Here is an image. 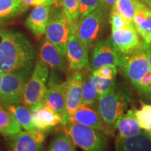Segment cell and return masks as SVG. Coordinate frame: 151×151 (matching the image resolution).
Returning a JSON list of instances; mask_svg holds the SVG:
<instances>
[{
  "label": "cell",
  "mask_w": 151,
  "mask_h": 151,
  "mask_svg": "<svg viewBox=\"0 0 151 151\" xmlns=\"http://www.w3.org/2000/svg\"><path fill=\"white\" fill-rule=\"evenodd\" d=\"M35 64V49L27 38L18 32L0 29V70L34 68Z\"/></svg>",
  "instance_id": "1"
},
{
  "label": "cell",
  "mask_w": 151,
  "mask_h": 151,
  "mask_svg": "<svg viewBox=\"0 0 151 151\" xmlns=\"http://www.w3.org/2000/svg\"><path fill=\"white\" fill-rule=\"evenodd\" d=\"M130 88L123 83H116L110 90L98 98L97 111L106 127V134H112L119 118L127 111L132 101Z\"/></svg>",
  "instance_id": "2"
},
{
  "label": "cell",
  "mask_w": 151,
  "mask_h": 151,
  "mask_svg": "<svg viewBox=\"0 0 151 151\" xmlns=\"http://www.w3.org/2000/svg\"><path fill=\"white\" fill-rule=\"evenodd\" d=\"M49 76V68L46 64L38 59L26 85L23 95L22 104L31 111L43 104V101L47 90Z\"/></svg>",
  "instance_id": "3"
},
{
  "label": "cell",
  "mask_w": 151,
  "mask_h": 151,
  "mask_svg": "<svg viewBox=\"0 0 151 151\" xmlns=\"http://www.w3.org/2000/svg\"><path fill=\"white\" fill-rule=\"evenodd\" d=\"M147 43L142 41L134 50L120 54L119 70L136 88L141 79L150 71L146 52Z\"/></svg>",
  "instance_id": "4"
},
{
  "label": "cell",
  "mask_w": 151,
  "mask_h": 151,
  "mask_svg": "<svg viewBox=\"0 0 151 151\" xmlns=\"http://www.w3.org/2000/svg\"><path fill=\"white\" fill-rule=\"evenodd\" d=\"M63 126V131L83 151H106L107 138L103 132L72 122H67Z\"/></svg>",
  "instance_id": "5"
},
{
  "label": "cell",
  "mask_w": 151,
  "mask_h": 151,
  "mask_svg": "<svg viewBox=\"0 0 151 151\" xmlns=\"http://www.w3.org/2000/svg\"><path fill=\"white\" fill-rule=\"evenodd\" d=\"M33 68L4 72L0 86V103L4 106L20 104Z\"/></svg>",
  "instance_id": "6"
},
{
  "label": "cell",
  "mask_w": 151,
  "mask_h": 151,
  "mask_svg": "<svg viewBox=\"0 0 151 151\" xmlns=\"http://www.w3.org/2000/svg\"><path fill=\"white\" fill-rule=\"evenodd\" d=\"M70 34V25L62 9L52 12L45 33L46 39L52 43L64 57Z\"/></svg>",
  "instance_id": "7"
},
{
  "label": "cell",
  "mask_w": 151,
  "mask_h": 151,
  "mask_svg": "<svg viewBox=\"0 0 151 151\" xmlns=\"http://www.w3.org/2000/svg\"><path fill=\"white\" fill-rule=\"evenodd\" d=\"M102 24L103 10L101 7L79 19L75 34L89 50L99 38Z\"/></svg>",
  "instance_id": "8"
},
{
  "label": "cell",
  "mask_w": 151,
  "mask_h": 151,
  "mask_svg": "<svg viewBox=\"0 0 151 151\" xmlns=\"http://www.w3.org/2000/svg\"><path fill=\"white\" fill-rule=\"evenodd\" d=\"M46 133L37 129L21 131L9 138L11 151H43Z\"/></svg>",
  "instance_id": "9"
},
{
  "label": "cell",
  "mask_w": 151,
  "mask_h": 151,
  "mask_svg": "<svg viewBox=\"0 0 151 151\" xmlns=\"http://www.w3.org/2000/svg\"><path fill=\"white\" fill-rule=\"evenodd\" d=\"M89 50L81 42L76 34L71 33L66 48V58L72 71H82L89 64Z\"/></svg>",
  "instance_id": "10"
},
{
  "label": "cell",
  "mask_w": 151,
  "mask_h": 151,
  "mask_svg": "<svg viewBox=\"0 0 151 151\" xmlns=\"http://www.w3.org/2000/svg\"><path fill=\"white\" fill-rule=\"evenodd\" d=\"M83 80V71H72L67 80L65 112L62 117V122L74 112L81 104L82 100V84Z\"/></svg>",
  "instance_id": "11"
},
{
  "label": "cell",
  "mask_w": 151,
  "mask_h": 151,
  "mask_svg": "<svg viewBox=\"0 0 151 151\" xmlns=\"http://www.w3.org/2000/svg\"><path fill=\"white\" fill-rule=\"evenodd\" d=\"M111 41L120 54L129 52L138 48L143 41L133 24H128L119 29H112Z\"/></svg>",
  "instance_id": "12"
},
{
  "label": "cell",
  "mask_w": 151,
  "mask_h": 151,
  "mask_svg": "<svg viewBox=\"0 0 151 151\" xmlns=\"http://www.w3.org/2000/svg\"><path fill=\"white\" fill-rule=\"evenodd\" d=\"M67 81H55L52 76L47 83V90L43 104L62 117L65 112Z\"/></svg>",
  "instance_id": "13"
},
{
  "label": "cell",
  "mask_w": 151,
  "mask_h": 151,
  "mask_svg": "<svg viewBox=\"0 0 151 151\" xmlns=\"http://www.w3.org/2000/svg\"><path fill=\"white\" fill-rule=\"evenodd\" d=\"M119 62L120 53L114 48L109 38L99 41L95 45L92 55L90 69L94 71L107 65L118 66Z\"/></svg>",
  "instance_id": "14"
},
{
  "label": "cell",
  "mask_w": 151,
  "mask_h": 151,
  "mask_svg": "<svg viewBox=\"0 0 151 151\" xmlns=\"http://www.w3.org/2000/svg\"><path fill=\"white\" fill-rule=\"evenodd\" d=\"M67 122L78 123L103 132L106 134V127L98 111L92 106L81 103L71 116L67 117L62 124Z\"/></svg>",
  "instance_id": "15"
},
{
  "label": "cell",
  "mask_w": 151,
  "mask_h": 151,
  "mask_svg": "<svg viewBox=\"0 0 151 151\" xmlns=\"http://www.w3.org/2000/svg\"><path fill=\"white\" fill-rule=\"evenodd\" d=\"M39 59L52 71L65 72L66 64L64 57L58 48L46 39L41 41L38 48Z\"/></svg>",
  "instance_id": "16"
},
{
  "label": "cell",
  "mask_w": 151,
  "mask_h": 151,
  "mask_svg": "<svg viewBox=\"0 0 151 151\" xmlns=\"http://www.w3.org/2000/svg\"><path fill=\"white\" fill-rule=\"evenodd\" d=\"M51 13V6H35L28 16L25 22L26 27L37 39H40L46 33Z\"/></svg>",
  "instance_id": "17"
},
{
  "label": "cell",
  "mask_w": 151,
  "mask_h": 151,
  "mask_svg": "<svg viewBox=\"0 0 151 151\" xmlns=\"http://www.w3.org/2000/svg\"><path fill=\"white\" fill-rule=\"evenodd\" d=\"M32 115L35 129L41 131H48L62 121L61 116L44 104L32 111Z\"/></svg>",
  "instance_id": "18"
},
{
  "label": "cell",
  "mask_w": 151,
  "mask_h": 151,
  "mask_svg": "<svg viewBox=\"0 0 151 151\" xmlns=\"http://www.w3.org/2000/svg\"><path fill=\"white\" fill-rule=\"evenodd\" d=\"M133 24L143 41L151 44V9L141 1L138 4Z\"/></svg>",
  "instance_id": "19"
},
{
  "label": "cell",
  "mask_w": 151,
  "mask_h": 151,
  "mask_svg": "<svg viewBox=\"0 0 151 151\" xmlns=\"http://www.w3.org/2000/svg\"><path fill=\"white\" fill-rule=\"evenodd\" d=\"M116 151H151V139L147 132L116 139Z\"/></svg>",
  "instance_id": "20"
},
{
  "label": "cell",
  "mask_w": 151,
  "mask_h": 151,
  "mask_svg": "<svg viewBox=\"0 0 151 151\" xmlns=\"http://www.w3.org/2000/svg\"><path fill=\"white\" fill-rule=\"evenodd\" d=\"M115 128L118 132L116 139H124L139 133L141 127L135 117L134 110L131 109L124 113L118 120Z\"/></svg>",
  "instance_id": "21"
},
{
  "label": "cell",
  "mask_w": 151,
  "mask_h": 151,
  "mask_svg": "<svg viewBox=\"0 0 151 151\" xmlns=\"http://www.w3.org/2000/svg\"><path fill=\"white\" fill-rule=\"evenodd\" d=\"M22 131L12 113L0 103V134L9 137Z\"/></svg>",
  "instance_id": "22"
},
{
  "label": "cell",
  "mask_w": 151,
  "mask_h": 151,
  "mask_svg": "<svg viewBox=\"0 0 151 151\" xmlns=\"http://www.w3.org/2000/svg\"><path fill=\"white\" fill-rule=\"evenodd\" d=\"M4 106L12 113L16 121L22 129L26 131L35 129L32 122V111L27 106L20 104H14Z\"/></svg>",
  "instance_id": "23"
},
{
  "label": "cell",
  "mask_w": 151,
  "mask_h": 151,
  "mask_svg": "<svg viewBox=\"0 0 151 151\" xmlns=\"http://www.w3.org/2000/svg\"><path fill=\"white\" fill-rule=\"evenodd\" d=\"M91 70L83 71V80L82 84V100L81 103L93 107L97 104L98 97L95 87L90 78Z\"/></svg>",
  "instance_id": "24"
},
{
  "label": "cell",
  "mask_w": 151,
  "mask_h": 151,
  "mask_svg": "<svg viewBox=\"0 0 151 151\" xmlns=\"http://www.w3.org/2000/svg\"><path fill=\"white\" fill-rule=\"evenodd\" d=\"M139 2L138 0H117L112 9L117 11L128 24H133V18Z\"/></svg>",
  "instance_id": "25"
},
{
  "label": "cell",
  "mask_w": 151,
  "mask_h": 151,
  "mask_svg": "<svg viewBox=\"0 0 151 151\" xmlns=\"http://www.w3.org/2000/svg\"><path fill=\"white\" fill-rule=\"evenodd\" d=\"M79 4L80 0H62V6L69 25L71 33L75 34L79 20Z\"/></svg>",
  "instance_id": "26"
},
{
  "label": "cell",
  "mask_w": 151,
  "mask_h": 151,
  "mask_svg": "<svg viewBox=\"0 0 151 151\" xmlns=\"http://www.w3.org/2000/svg\"><path fill=\"white\" fill-rule=\"evenodd\" d=\"M46 151H76V146L70 137L62 131L54 136Z\"/></svg>",
  "instance_id": "27"
},
{
  "label": "cell",
  "mask_w": 151,
  "mask_h": 151,
  "mask_svg": "<svg viewBox=\"0 0 151 151\" xmlns=\"http://www.w3.org/2000/svg\"><path fill=\"white\" fill-rule=\"evenodd\" d=\"M22 6V0H0V21L14 16Z\"/></svg>",
  "instance_id": "28"
},
{
  "label": "cell",
  "mask_w": 151,
  "mask_h": 151,
  "mask_svg": "<svg viewBox=\"0 0 151 151\" xmlns=\"http://www.w3.org/2000/svg\"><path fill=\"white\" fill-rule=\"evenodd\" d=\"M134 115L139 126L145 132L151 130V104L141 102V109L134 110Z\"/></svg>",
  "instance_id": "29"
},
{
  "label": "cell",
  "mask_w": 151,
  "mask_h": 151,
  "mask_svg": "<svg viewBox=\"0 0 151 151\" xmlns=\"http://www.w3.org/2000/svg\"><path fill=\"white\" fill-rule=\"evenodd\" d=\"M90 78H91V81L95 87L98 98L101 97L107 92L109 91L111 88L116 83L115 79L102 78V77L92 74V71L90 72Z\"/></svg>",
  "instance_id": "30"
},
{
  "label": "cell",
  "mask_w": 151,
  "mask_h": 151,
  "mask_svg": "<svg viewBox=\"0 0 151 151\" xmlns=\"http://www.w3.org/2000/svg\"><path fill=\"white\" fill-rule=\"evenodd\" d=\"M136 89L139 93L146 99H151V71H149L143 77Z\"/></svg>",
  "instance_id": "31"
},
{
  "label": "cell",
  "mask_w": 151,
  "mask_h": 151,
  "mask_svg": "<svg viewBox=\"0 0 151 151\" xmlns=\"http://www.w3.org/2000/svg\"><path fill=\"white\" fill-rule=\"evenodd\" d=\"M101 2V0H80L79 19L100 7Z\"/></svg>",
  "instance_id": "32"
},
{
  "label": "cell",
  "mask_w": 151,
  "mask_h": 151,
  "mask_svg": "<svg viewBox=\"0 0 151 151\" xmlns=\"http://www.w3.org/2000/svg\"><path fill=\"white\" fill-rule=\"evenodd\" d=\"M91 71L92 74L102 77V78L115 79L118 73V69L116 65H107Z\"/></svg>",
  "instance_id": "33"
},
{
  "label": "cell",
  "mask_w": 151,
  "mask_h": 151,
  "mask_svg": "<svg viewBox=\"0 0 151 151\" xmlns=\"http://www.w3.org/2000/svg\"><path fill=\"white\" fill-rule=\"evenodd\" d=\"M110 23L111 24L112 29H119V28L124 27L126 25H128L125 20L117 11L113 10V9H112V11L111 13Z\"/></svg>",
  "instance_id": "34"
},
{
  "label": "cell",
  "mask_w": 151,
  "mask_h": 151,
  "mask_svg": "<svg viewBox=\"0 0 151 151\" xmlns=\"http://www.w3.org/2000/svg\"><path fill=\"white\" fill-rule=\"evenodd\" d=\"M22 6H62L61 0H22Z\"/></svg>",
  "instance_id": "35"
},
{
  "label": "cell",
  "mask_w": 151,
  "mask_h": 151,
  "mask_svg": "<svg viewBox=\"0 0 151 151\" xmlns=\"http://www.w3.org/2000/svg\"><path fill=\"white\" fill-rule=\"evenodd\" d=\"M117 0H101V9H106L110 8V7H113L114 4L116 3Z\"/></svg>",
  "instance_id": "36"
},
{
  "label": "cell",
  "mask_w": 151,
  "mask_h": 151,
  "mask_svg": "<svg viewBox=\"0 0 151 151\" xmlns=\"http://www.w3.org/2000/svg\"><path fill=\"white\" fill-rule=\"evenodd\" d=\"M146 52H147V56H148L149 69H150V71H151V46L150 44H147Z\"/></svg>",
  "instance_id": "37"
},
{
  "label": "cell",
  "mask_w": 151,
  "mask_h": 151,
  "mask_svg": "<svg viewBox=\"0 0 151 151\" xmlns=\"http://www.w3.org/2000/svg\"><path fill=\"white\" fill-rule=\"evenodd\" d=\"M141 1L146 4L148 6H149L151 9V0H141Z\"/></svg>",
  "instance_id": "38"
},
{
  "label": "cell",
  "mask_w": 151,
  "mask_h": 151,
  "mask_svg": "<svg viewBox=\"0 0 151 151\" xmlns=\"http://www.w3.org/2000/svg\"><path fill=\"white\" fill-rule=\"evenodd\" d=\"M3 71H1L0 70V86H1V79H2V75H3Z\"/></svg>",
  "instance_id": "39"
},
{
  "label": "cell",
  "mask_w": 151,
  "mask_h": 151,
  "mask_svg": "<svg viewBox=\"0 0 151 151\" xmlns=\"http://www.w3.org/2000/svg\"><path fill=\"white\" fill-rule=\"evenodd\" d=\"M148 136H149V137H150V139H151V130H150V132H148Z\"/></svg>",
  "instance_id": "40"
},
{
  "label": "cell",
  "mask_w": 151,
  "mask_h": 151,
  "mask_svg": "<svg viewBox=\"0 0 151 151\" xmlns=\"http://www.w3.org/2000/svg\"><path fill=\"white\" fill-rule=\"evenodd\" d=\"M138 1H141V0H138Z\"/></svg>",
  "instance_id": "41"
},
{
  "label": "cell",
  "mask_w": 151,
  "mask_h": 151,
  "mask_svg": "<svg viewBox=\"0 0 151 151\" xmlns=\"http://www.w3.org/2000/svg\"><path fill=\"white\" fill-rule=\"evenodd\" d=\"M61 1H62V0H61Z\"/></svg>",
  "instance_id": "42"
}]
</instances>
